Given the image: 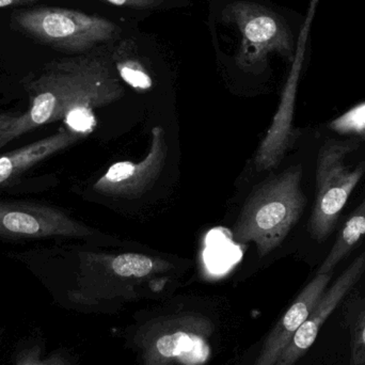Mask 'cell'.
<instances>
[{"mask_svg": "<svg viewBox=\"0 0 365 365\" xmlns=\"http://www.w3.org/2000/svg\"><path fill=\"white\" fill-rule=\"evenodd\" d=\"M28 92L29 108L0 133V149L59 120L68 121L70 130L79 134L90 132L96 125L93 109L117 102L125 90L108 60L88 56L47 64Z\"/></svg>", "mask_w": 365, "mask_h": 365, "instance_id": "cell-1", "label": "cell"}, {"mask_svg": "<svg viewBox=\"0 0 365 365\" xmlns=\"http://www.w3.org/2000/svg\"><path fill=\"white\" fill-rule=\"evenodd\" d=\"M302 179V167L295 166L257 185L238 215L233 240L255 244L259 257L280 246L306 207Z\"/></svg>", "mask_w": 365, "mask_h": 365, "instance_id": "cell-2", "label": "cell"}, {"mask_svg": "<svg viewBox=\"0 0 365 365\" xmlns=\"http://www.w3.org/2000/svg\"><path fill=\"white\" fill-rule=\"evenodd\" d=\"M215 325L199 313L156 317L137 332L143 365H205L212 356Z\"/></svg>", "mask_w": 365, "mask_h": 365, "instance_id": "cell-3", "label": "cell"}, {"mask_svg": "<svg viewBox=\"0 0 365 365\" xmlns=\"http://www.w3.org/2000/svg\"><path fill=\"white\" fill-rule=\"evenodd\" d=\"M359 148V141L329 140L317 158V197L309 231L319 242H325L336 227L339 217L358 182L364 177L365 163L355 168L345 165V158Z\"/></svg>", "mask_w": 365, "mask_h": 365, "instance_id": "cell-4", "label": "cell"}, {"mask_svg": "<svg viewBox=\"0 0 365 365\" xmlns=\"http://www.w3.org/2000/svg\"><path fill=\"white\" fill-rule=\"evenodd\" d=\"M169 262L143 253H79L77 289L71 292L73 299L89 302L98 298L123 294L153 277L173 269Z\"/></svg>", "mask_w": 365, "mask_h": 365, "instance_id": "cell-5", "label": "cell"}, {"mask_svg": "<svg viewBox=\"0 0 365 365\" xmlns=\"http://www.w3.org/2000/svg\"><path fill=\"white\" fill-rule=\"evenodd\" d=\"M12 21L30 38L70 53L89 51L118 36L117 26L102 17L53 6L16 11Z\"/></svg>", "mask_w": 365, "mask_h": 365, "instance_id": "cell-6", "label": "cell"}, {"mask_svg": "<svg viewBox=\"0 0 365 365\" xmlns=\"http://www.w3.org/2000/svg\"><path fill=\"white\" fill-rule=\"evenodd\" d=\"M93 230L59 208L31 202L0 201V236L9 238L87 237Z\"/></svg>", "mask_w": 365, "mask_h": 365, "instance_id": "cell-7", "label": "cell"}, {"mask_svg": "<svg viewBox=\"0 0 365 365\" xmlns=\"http://www.w3.org/2000/svg\"><path fill=\"white\" fill-rule=\"evenodd\" d=\"M166 132L162 126L152 128L151 145L141 162H119L94 184V190L109 197L137 199L143 197L158 182L168 158Z\"/></svg>", "mask_w": 365, "mask_h": 365, "instance_id": "cell-8", "label": "cell"}, {"mask_svg": "<svg viewBox=\"0 0 365 365\" xmlns=\"http://www.w3.org/2000/svg\"><path fill=\"white\" fill-rule=\"evenodd\" d=\"M365 272V252L360 255L341 276L327 287L300 326L274 365H295L311 349L328 317L338 308Z\"/></svg>", "mask_w": 365, "mask_h": 365, "instance_id": "cell-9", "label": "cell"}, {"mask_svg": "<svg viewBox=\"0 0 365 365\" xmlns=\"http://www.w3.org/2000/svg\"><path fill=\"white\" fill-rule=\"evenodd\" d=\"M302 63V53L299 51L283 89L278 110L257 150L255 156L257 171H267L276 168L295 141L296 132L293 128V119Z\"/></svg>", "mask_w": 365, "mask_h": 365, "instance_id": "cell-10", "label": "cell"}, {"mask_svg": "<svg viewBox=\"0 0 365 365\" xmlns=\"http://www.w3.org/2000/svg\"><path fill=\"white\" fill-rule=\"evenodd\" d=\"M332 272L317 274L304 287L266 336L255 365H274L300 326L306 322L313 307L331 281Z\"/></svg>", "mask_w": 365, "mask_h": 365, "instance_id": "cell-11", "label": "cell"}, {"mask_svg": "<svg viewBox=\"0 0 365 365\" xmlns=\"http://www.w3.org/2000/svg\"><path fill=\"white\" fill-rule=\"evenodd\" d=\"M81 136L79 133L61 128L46 138L2 154L0 155V186L16 179L38 163L68 149L78 141Z\"/></svg>", "mask_w": 365, "mask_h": 365, "instance_id": "cell-12", "label": "cell"}, {"mask_svg": "<svg viewBox=\"0 0 365 365\" xmlns=\"http://www.w3.org/2000/svg\"><path fill=\"white\" fill-rule=\"evenodd\" d=\"M244 32L245 40L255 47V55L251 63L262 61L269 51H278L291 53L292 43L289 32L276 17L263 13L251 14L240 25Z\"/></svg>", "mask_w": 365, "mask_h": 365, "instance_id": "cell-13", "label": "cell"}, {"mask_svg": "<svg viewBox=\"0 0 365 365\" xmlns=\"http://www.w3.org/2000/svg\"><path fill=\"white\" fill-rule=\"evenodd\" d=\"M365 235V197L362 203L356 208L351 218L341 230L329 255L317 270V274L334 272L336 266L349 255L356 245Z\"/></svg>", "mask_w": 365, "mask_h": 365, "instance_id": "cell-14", "label": "cell"}, {"mask_svg": "<svg viewBox=\"0 0 365 365\" xmlns=\"http://www.w3.org/2000/svg\"><path fill=\"white\" fill-rule=\"evenodd\" d=\"M349 364L365 365V304L349 319Z\"/></svg>", "mask_w": 365, "mask_h": 365, "instance_id": "cell-15", "label": "cell"}, {"mask_svg": "<svg viewBox=\"0 0 365 365\" xmlns=\"http://www.w3.org/2000/svg\"><path fill=\"white\" fill-rule=\"evenodd\" d=\"M329 126L339 134L365 138V103L336 118Z\"/></svg>", "mask_w": 365, "mask_h": 365, "instance_id": "cell-16", "label": "cell"}, {"mask_svg": "<svg viewBox=\"0 0 365 365\" xmlns=\"http://www.w3.org/2000/svg\"><path fill=\"white\" fill-rule=\"evenodd\" d=\"M117 71L121 78L135 89L148 90L151 88V77L138 61L119 59L117 61Z\"/></svg>", "mask_w": 365, "mask_h": 365, "instance_id": "cell-17", "label": "cell"}, {"mask_svg": "<svg viewBox=\"0 0 365 365\" xmlns=\"http://www.w3.org/2000/svg\"><path fill=\"white\" fill-rule=\"evenodd\" d=\"M15 365H73L72 361L60 353L44 356L40 349L21 351Z\"/></svg>", "mask_w": 365, "mask_h": 365, "instance_id": "cell-18", "label": "cell"}, {"mask_svg": "<svg viewBox=\"0 0 365 365\" xmlns=\"http://www.w3.org/2000/svg\"><path fill=\"white\" fill-rule=\"evenodd\" d=\"M41 0H0V9L10 8V6H29Z\"/></svg>", "mask_w": 365, "mask_h": 365, "instance_id": "cell-19", "label": "cell"}, {"mask_svg": "<svg viewBox=\"0 0 365 365\" xmlns=\"http://www.w3.org/2000/svg\"><path fill=\"white\" fill-rule=\"evenodd\" d=\"M17 115H11V113H0V133L16 118Z\"/></svg>", "mask_w": 365, "mask_h": 365, "instance_id": "cell-20", "label": "cell"}, {"mask_svg": "<svg viewBox=\"0 0 365 365\" xmlns=\"http://www.w3.org/2000/svg\"><path fill=\"white\" fill-rule=\"evenodd\" d=\"M107 1L111 2V4H115V6H126V4H135L133 0H107Z\"/></svg>", "mask_w": 365, "mask_h": 365, "instance_id": "cell-21", "label": "cell"}]
</instances>
